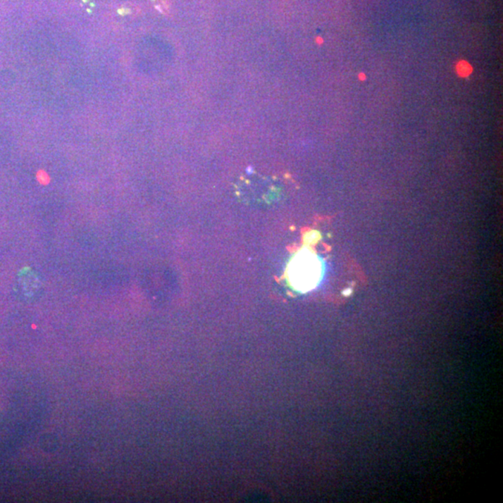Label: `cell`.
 Returning a JSON list of instances; mask_svg holds the SVG:
<instances>
[{
    "mask_svg": "<svg viewBox=\"0 0 503 503\" xmlns=\"http://www.w3.org/2000/svg\"><path fill=\"white\" fill-rule=\"evenodd\" d=\"M291 285L300 292L316 287L322 277V265L318 257L309 251H302L291 260L288 267Z\"/></svg>",
    "mask_w": 503,
    "mask_h": 503,
    "instance_id": "obj_1",
    "label": "cell"
},
{
    "mask_svg": "<svg viewBox=\"0 0 503 503\" xmlns=\"http://www.w3.org/2000/svg\"><path fill=\"white\" fill-rule=\"evenodd\" d=\"M456 69L457 73L461 77H469L473 72L472 66H471L469 63L465 62V61L459 62L458 65H457Z\"/></svg>",
    "mask_w": 503,
    "mask_h": 503,
    "instance_id": "obj_2",
    "label": "cell"
},
{
    "mask_svg": "<svg viewBox=\"0 0 503 503\" xmlns=\"http://www.w3.org/2000/svg\"><path fill=\"white\" fill-rule=\"evenodd\" d=\"M118 13L120 14V15H125V14L129 13V10H126V8H120V10L118 11Z\"/></svg>",
    "mask_w": 503,
    "mask_h": 503,
    "instance_id": "obj_3",
    "label": "cell"
},
{
    "mask_svg": "<svg viewBox=\"0 0 503 503\" xmlns=\"http://www.w3.org/2000/svg\"><path fill=\"white\" fill-rule=\"evenodd\" d=\"M360 77H361V80H364V77H366V76H364V75H363V74H361Z\"/></svg>",
    "mask_w": 503,
    "mask_h": 503,
    "instance_id": "obj_4",
    "label": "cell"
},
{
    "mask_svg": "<svg viewBox=\"0 0 503 503\" xmlns=\"http://www.w3.org/2000/svg\"><path fill=\"white\" fill-rule=\"evenodd\" d=\"M87 11H88V13H92V10H91V8H88V10H87Z\"/></svg>",
    "mask_w": 503,
    "mask_h": 503,
    "instance_id": "obj_5",
    "label": "cell"
},
{
    "mask_svg": "<svg viewBox=\"0 0 503 503\" xmlns=\"http://www.w3.org/2000/svg\"><path fill=\"white\" fill-rule=\"evenodd\" d=\"M82 1H83L84 3H85V2H88L89 0H82Z\"/></svg>",
    "mask_w": 503,
    "mask_h": 503,
    "instance_id": "obj_6",
    "label": "cell"
}]
</instances>
